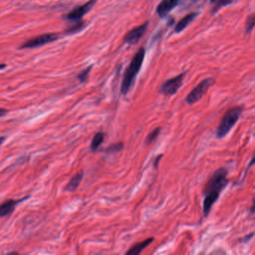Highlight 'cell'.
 Returning a JSON list of instances; mask_svg holds the SVG:
<instances>
[{"label":"cell","instance_id":"16","mask_svg":"<svg viewBox=\"0 0 255 255\" xmlns=\"http://www.w3.org/2000/svg\"><path fill=\"white\" fill-rule=\"evenodd\" d=\"M233 0H216V2H214L215 5L213 7V11L212 13H216L219 11L222 7L226 6V5H230L232 3Z\"/></svg>","mask_w":255,"mask_h":255},{"label":"cell","instance_id":"7","mask_svg":"<svg viewBox=\"0 0 255 255\" xmlns=\"http://www.w3.org/2000/svg\"><path fill=\"white\" fill-rule=\"evenodd\" d=\"M97 1L98 0H89V2H86V3L80 5V6L77 7L72 11H70L65 16V18L67 20H71V21H80L88 12H89L92 9Z\"/></svg>","mask_w":255,"mask_h":255},{"label":"cell","instance_id":"4","mask_svg":"<svg viewBox=\"0 0 255 255\" xmlns=\"http://www.w3.org/2000/svg\"><path fill=\"white\" fill-rule=\"evenodd\" d=\"M215 83H216L215 79L212 78V77L204 79L187 95L186 98V102L189 105H192L199 101L207 93L209 89L215 84Z\"/></svg>","mask_w":255,"mask_h":255},{"label":"cell","instance_id":"9","mask_svg":"<svg viewBox=\"0 0 255 255\" xmlns=\"http://www.w3.org/2000/svg\"><path fill=\"white\" fill-rule=\"evenodd\" d=\"M180 0H162L156 8V12L161 18H164L168 13L177 6Z\"/></svg>","mask_w":255,"mask_h":255},{"label":"cell","instance_id":"10","mask_svg":"<svg viewBox=\"0 0 255 255\" xmlns=\"http://www.w3.org/2000/svg\"><path fill=\"white\" fill-rule=\"evenodd\" d=\"M20 201H21L11 199L0 204V217H4V216L11 214L14 211L17 204H19Z\"/></svg>","mask_w":255,"mask_h":255},{"label":"cell","instance_id":"23","mask_svg":"<svg viewBox=\"0 0 255 255\" xmlns=\"http://www.w3.org/2000/svg\"><path fill=\"white\" fill-rule=\"evenodd\" d=\"M7 113H8V110H5V109L0 108V118L5 116Z\"/></svg>","mask_w":255,"mask_h":255},{"label":"cell","instance_id":"15","mask_svg":"<svg viewBox=\"0 0 255 255\" xmlns=\"http://www.w3.org/2000/svg\"><path fill=\"white\" fill-rule=\"evenodd\" d=\"M161 132V128H155L153 131L150 132L148 135H147L145 138V143L146 144H150L151 143H153L155 140L157 138V137L159 136V133Z\"/></svg>","mask_w":255,"mask_h":255},{"label":"cell","instance_id":"20","mask_svg":"<svg viewBox=\"0 0 255 255\" xmlns=\"http://www.w3.org/2000/svg\"><path fill=\"white\" fill-rule=\"evenodd\" d=\"M92 67L89 66V68L85 69L84 71H82L80 74H79L78 80H80L81 83H85L87 80L88 77H89V73H90L91 70H92Z\"/></svg>","mask_w":255,"mask_h":255},{"label":"cell","instance_id":"12","mask_svg":"<svg viewBox=\"0 0 255 255\" xmlns=\"http://www.w3.org/2000/svg\"><path fill=\"white\" fill-rule=\"evenodd\" d=\"M198 14L197 13H191V14H188L186 17H183L182 20H180V21L177 23V24L176 25L175 28H174V32L176 33H179V32H182L183 29H186L192 21H193L194 19L197 17Z\"/></svg>","mask_w":255,"mask_h":255},{"label":"cell","instance_id":"17","mask_svg":"<svg viewBox=\"0 0 255 255\" xmlns=\"http://www.w3.org/2000/svg\"><path fill=\"white\" fill-rule=\"evenodd\" d=\"M124 149V144L122 142L115 143L107 147L106 152L108 153H119Z\"/></svg>","mask_w":255,"mask_h":255},{"label":"cell","instance_id":"2","mask_svg":"<svg viewBox=\"0 0 255 255\" xmlns=\"http://www.w3.org/2000/svg\"><path fill=\"white\" fill-rule=\"evenodd\" d=\"M145 56V50L141 47L132 58L129 66L125 71L121 86V93L126 95L130 90L135 83V78L142 66Z\"/></svg>","mask_w":255,"mask_h":255},{"label":"cell","instance_id":"22","mask_svg":"<svg viewBox=\"0 0 255 255\" xmlns=\"http://www.w3.org/2000/svg\"><path fill=\"white\" fill-rule=\"evenodd\" d=\"M254 236V232L251 233V234H248V235L245 236L243 239H242V242L244 243H248L249 240H252V237Z\"/></svg>","mask_w":255,"mask_h":255},{"label":"cell","instance_id":"14","mask_svg":"<svg viewBox=\"0 0 255 255\" xmlns=\"http://www.w3.org/2000/svg\"><path fill=\"white\" fill-rule=\"evenodd\" d=\"M104 138H105V133H104V132H99L95 134L93 139H92V144H91V148H92V150H98V147L101 145L103 141H104Z\"/></svg>","mask_w":255,"mask_h":255},{"label":"cell","instance_id":"26","mask_svg":"<svg viewBox=\"0 0 255 255\" xmlns=\"http://www.w3.org/2000/svg\"><path fill=\"white\" fill-rule=\"evenodd\" d=\"M216 0H211V2L213 3V2H216Z\"/></svg>","mask_w":255,"mask_h":255},{"label":"cell","instance_id":"11","mask_svg":"<svg viewBox=\"0 0 255 255\" xmlns=\"http://www.w3.org/2000/svg\"><path fill=\"white\" fill-rule=\"evenodd\" d=\"M153 241H154V238H153V237L147 239V240H144V241L141 242V243H138V244L134 245L125 254L128 255H139L145 248L150 246Z\"/></svg>","mask_w":255,"mask_h":255},{"label":"cell","instance_id":"18","mask_svg":"<svg viewBox=\"0 0 255 255\" xmlns=\"http://www.w3.org/2000/svg\"><path fill=\"white\" fill-rule=\"evenodd\" d=\"M255 14H254L248 17L246 23V29L247 33L252 32V31L253 30L254 27H255Z\"/></svg>","mask_w":255,"mask_h":255},{"label":"cell","instance_id":"24","mask_svg":"<svg viewBox=\"0 0 255 255\" xmlns=\"http://www.w3.org/2000/svg\"><path fill=\"white\" fill-rule=\"evenodd\" d=\"M5 137H0V145L2 144V143L4 142V141H5Z\"/></svg>","mask_w":255,"mask_h":255},{"label":"cell","instance_id":"1","mask_svg":"<svg viewBox=\"0 0 255 255\" xmlns=\"http://www.w3.org/2000/svg\"><path fill=\"white\" fill-rule=\"evenodd\" d=\"M228 169L225 167L218 168L206 183L203 190L204 196L203 211L205 217L208 216L212 207L219 199L222 191L228 186Z\"/></svg>","mask_w":255,"mask_h":255},{"label":"cell","instance_id":"8","mask_svg":"<svg viewBox=\"0 0 255 255\" xmlns=\"http://www.w3.org/2000/svg\"><path fill=\"white\" fill-rule=\"evenodd\" d=\"M147 26H148V21H146L141 26L134 28L126 34L124 38V42L128 44H137L145 33Z\"/></svg>","mask_w":255,"mask_h":255},{"label":"cell","instance_id":"5","mask_svg":"<svg viewBox=\"0 0 255 255\" xmlns=\"http://www.w3.org/2000/svg\"><path fill=\"white\" fill-rule=\"evenodd\" d=\"M59 38H60V36L57 33L43 34V35H38V36L35 37V38L26 41L20 47V49H32L41 47V46L45 45V44H49V43L56 41Z\"/></svg>","mask_w":255,"mask_h":255},{"label":"cell","instance_id":"13","mask_svg":"<svg viewBox=\"0 0 255 255\" xmlns=\"http://www.w3.org/2000/svg\"><path fill=\"white\" fill-rule=\"evenodd\" d=\"M83 176H84V172L83 171L77 173L75 176H74L71 179L69 183L65 187V189L67 191H69V192H74V191L77 190V188L80 186V183L83 180Z\"/></svg>","mask_w":255,"mask_h":255},{"label":"cell","instance_id":"6","mask_svg":"<svg viewBox=\"0 0 255 255\" xmlns=\"http://www.w3.org/2000/svg\"><path fill=\"white\" fill-rule=\"evenodd\" d=\"M185 74H186L183 73L174 78L166 80L161 86L159 92L165 96L169 97L175 95L183 85Z\"/></svg>","mask_w":255,"mask_h":255},{"label":"cell","instance_id":"19","mask_svg":"<svg viewBox=\"0 0 255 255\" xmlns=\"http://www.w3.org/2000/svg\"><path fill=\"white\" fill-rule=\"evenodd\" d=\"M84 22L83 21H78L77 22V24L74 25V26H71L69 29L67 30V33L68 34H74L77 32H80V30L83 29L85 26Z\"/></svg>","mask_w":255,"mask_h":255},{"label":"cell","instance_id":"21","mask_svg":"<svg viewBox=\"0 0 255 255\" xmlns=\"http://www.w3.org/2000/svg\"><path fill=\"white\" fill-rule=\"evenodd\" d=\"M162 156H163V154H160L155 158L154 161H153V166H154V168H156V169L158 168V166H159V162H160Z\"/></svg>","mask_w":255,"mask_h":255},{"label":"cell","instance_id":"3","mask_svg":"<svg viewBox=\"0 0 255 255\" xmlns=\"http://www.w3.org/2000/svg\"><path fill=\"white\" fill-rule=\"evenodd\" d=\"M243 110V106H237L229 109L225 113L216 129V135L218 138H224L231 132V129L240 120Z\"/></svg>","mask_w":255,"mask_h":255},{"label":"cell","instance_id":"25","mask_svg":"<svg viewBox=\"0 0 255 255\" xmlns=\"http://www.w3.org/2000/svg\"><path fill=\"white\" fill-rule=\"evenodd\" d=\"M6 67L5 64H0V70L4 69Z\"/></svg>","mask_w":255,"mask_h":255}]
</instances>
